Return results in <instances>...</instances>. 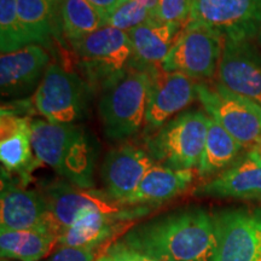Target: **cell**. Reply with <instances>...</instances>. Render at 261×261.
<instances>
[{"instance_id":"obj_23","label":"cell","mask_w":261,"mask_h":261,"mask_svg":"<svg viewBox=\"0 0 261 261\" xmlns=\"http://www.w3.org/2000/svg\"><path fill=\"white\" fill-rule=\"evenodd\" d=\"M56 234L39 230H2L0 255L12 261H39L57 247Z\"/></svg>"},{"instance_id":"obj_13","label":"cell","mask_w":261,"mask_h":261,"mask_svg":"<svg viewBox=\"0 0 261 261\" xmlns=\"http://www.w3.org/2000/svg\"><path fill=\"white\" fill-rule=\"evenodd\" d=\"M218 75L228 90L261 106V52L252 39H225Z\"/></svg>"},{"instance_id":"obj_29","label":"cell","mask_w":261,"mask_h":261,"mask_svg":"<svg viewBox=\"0 0 261 261\" xmlns=\"http://www.w3.org/2000/svg\"><path fill=\"white\" fill-rule=\"evenodd\" d=\"M98 249L93 247H58L46 261H96Z\"/></svg>"},{"instance_id":"obj_31","label":"cell","mask_w":261,"mask_h":261,"mask_svg":"<svg viewBox=\"0 0 261 261\" xmlns=\"http://www.w3.org/2000/svg\"><path fill=\"white\" fill-rule=\"evenodd\" d=\"M89 2L104 18H107L108 15L112 14L123 0H89Z\"/></svg>"},{"instance_id":"obj_12","label":"cell","mask_w":261,"mask_h":261,"mask_svg":"<svg viewBox=\"0 0 261 261\" xmlns=\"http://www.w3.org/2000/svg\"><path fill=\"white\" fill-rule=\"evenodd\" d=\"M149 71L145 132L151 133L173 119L197 98L196 80L154 67Z\"/></svg>"},{"instance_id":"obj_5","label":"cell","mask_w":261,"mask_h":261,"mask_svg":"<svg viewBox=\"0 0 261 261\" xmlns=\"http://www.w3.org/2000/svg\"><path fill=\"white\" fill-rule=\"evenodd\" d=\"M90 86L104 89L127 73L136 61L128 34L104 25L71 44Z\"/></svg>"},{"instance_id":"obj_33","label":"cell","mask_w":261,"mask_h":261,"mask_svg":"<svg viewBox=\"0 0 261 261\" xmlns=\"http://www.w3.org/2000/svg\"><path fill=\"white\" fill-rule=\"evenodd\" d=\"M252 150H254V151H256L257 154H259V155L261 156V137H260V139L257 140V143H256V144L253 146Z\"/></svg>"},{"instance_id":"obj_18","label":"cell","mask_w":261,"mask_h":261,"mask_svg":"<svg viewBox=\"0 0 261 261\" xmlns=\"http://www.w3.org/2000/svg\"><path fill=\"white\" fill-rule=\"evenodd\" d=\"M32 121L29 116L0 114V161L6 173L25 178L40 163L33 151Z\"/></svg>"},{"instance_id":"obj_35","label":"cell","mask_w":261,"mask_h":261,"mask_svg":"<svg viewBox=\"0 0 261 261\" xmlns=\"http://www.w3.org/2000/svg\"><path fill=\"white\" fill-rule=\"evenodd\" d=\"M256 38H257V41H259V44H260V46H261V28H260V31H259V33H257Z\"/></svg>"},{"instance_id":"obj_17","label":"cell","mask_w":261,"mask_h":261,"mask_svg":"<svg viewBox=\"0 0 261 261\" xmlns=\"http://www.w3.org/2000/svg\"><path fill=\"white\" fill-rule=\"evenodd\" d=\"M50 56L42 45L32 44L0 57V89L3 96L18 97L34 89L42 79Z\"/></svg>"},{"instance_id":"obj_22","label":"cell","mask_w":261,"mask_h":261,"mask_svg":"<svg viewBox=\"0 0 261 261\" xmlns=\"http://www.w3.org/2000/svg\"><path fill=\"white\" fill-rule=\"evenodd\" d=\"M243 150L246 148L210 116L203 154L197 168L198 174L204 178L215 177L236 162Z\"/></svg>"},{"instance_id":"obj_7","label":"cell","mask_w":261,"mask_h":261,"mask_svg":"<svg viewBox=\"0 0 261 261\" xmlns=\"http://www.w3.org/2000/svg\"><path fill=\"white\" fill-rule=\"evenodd\" d=\"M90 85L79 75L50 64L32 98L35 112L48 122L69 125L83 119Z\"/></svg>"},{"instance_id":"obj_34","label":"cell","mask_w":261,"mask_h":261,"mask_svg":"<svg viewBox=\"0 0 261 261\" xmlns=\"http://www.w3.org/2000/svg\"><path fill=\"white\" fill-rule=\"evenodd\" d=\"M96 261H114V259L106 253V254H103V255H99V257H98Z\"/></svg>"},{"instance_id":"obj_20","label":"cell","mask_w":261,"mask_h":261,"mask_svg":"<svg viewBox=\"0 0 261 261\" xmlns=\"http://www.w3.org/2000/svg\"><path fill=\"white\" fill-rule=\"evenodd\" d=\"M194 181V171L174 169L155 163L137 190L123 202L127 207H151L165 203L187 191Z\"/></svg>"},{"instance_id":"obj_21","label":"cell","mask_w":261,"mask_h":261,"mask_svg":"<svg viewBox=\"0 0 261 261\" xmlns=\"http://www.w3.org/2000/svg\"><path fill=\"white\" fill-rule=\"evenodd\" d=\"M184 27L185 25L152 18L127 33L132 42L136 61L152 68L161 67Z\"/></svg>"},{"instance_id":"obj_10","label":"cell","mask_w":261,"mask_h":261,"mask_svg":"<svg viewBox=\"0 0 261 261\" xmlns=\"http://www.w3.org/2000/svg\"><path fill=\"white\" fill-rule=\"evenodd\" d=\"M45 200L51 223L60 234L84 215L92 212L108 214H127L139 210V207H127L114 201L104 191L83 189L68 181H58L46 188Z\"/></svg>"},{"instance_id":"obj_28","label":"cell","mask_w":261,"mask_h":261,"mask_svg":"<svg viewBox=\"0 0 261 261\" xmlns=\"http://www.w3.org/2000/svg\"><path fill=\"white\" fill-rule=\"evenodd\" d=\"M194 0H159L156 18L168 23L187 25L190 22Z\"/></svg>"},{"instance_id":"obj_2","label":"cell","mask_w":261,"mask_h":261,"mask_svg":"<svg viewBox=\"0 0 261 261\" xmlns=\"http://www.w3.org/2000/svg\"><path fill=\"white\" fill-rule=\"evenodd\" d=\"M32 146L38 161L51 167L68 182L83 189L93 188L97 152L92 138L83 126L33 120Z\"/></svg>"},{"instance_id":"obj_11","label":"cell","mask_w":261,"mask_h":261,"mask_svg":"<svg viewBox=\"0 0 261 261\" xmlns=\"http://www.w3.org/2000/svg\"><path fill=\"white\" fill-rule=\"evenodd\" d=\"M190 22L225 39H252L261 28V0H194Z\"/></svg>"},{"instance_id":"obj_36","label":"cell","mask_w":261,"mask_h":261,"mask_svg":"<svg viewBox=\"0 0 261 261\" xmlns=\"http://www.w3.org/2000/svg\"><path fill=\"white\" fill-rule=\"evenodd\" d=\"M2 261H12V260H5V259H2Z\"/></svg>"},{"instance_id":"obj_26","label":"cell","mask_w":261,"mask_h":261,"mask_svg":"<svg viewBox=\"0 0 261 261\" xmlns=\"http://www.w3.org/2000/svg\"><path fill=\"white\" fill-rule=\"evenodd\" d=\"M32 45L21 27L17 14V0H0V51H17Z\"/></svg>"},{"instance_id":"obj_16","label":"cell","mask_w":261,"mask_h":261,"mask_svg":"<svg viewBox=\"0 0 261 261\" xmlns=\"http://www.w3.org/2000/svg\"><path fill=\"white\" fill-rule=\"evenodd\" d=\"M196 194L220 198H261V156L248 149L230 167L196 189Z\"/></svg>"},{"instance_id":"obj_32","label":"cell","mask_w":261,"mask_h":261,"mask_svg":"<svg viewBox=\"0 0 261 261\" xmlns=\"http://www.w3.org/2000/svg\"><path fill=\"white\" fill-rule=\"evenodd\" d=\"M133 2L139 3L145 8H148L149 10H151L156 16V10H158V5H159V0H133Z\"/></svg>"},{"instance_id":"obj_25","label":"cell","mask_w":261,"mask_h":261,"mask_svg":"<svg viewBox=\"0 0 261 261\" xmlns=\"http://www.w3.org/2000/svg\"><path fill=\"white\" fill-rule=\"evenodd\" d=\"M62 29L70 44L86 38L106 25L103 17L89 0H62Z\"/></svg>"},{"instance_id":"obj_9","label":"cell","mask_w":261,"mask_h":261,"mask_svg":"<svg viewBox=\"0 0 261 261\" xmlns=\"http://www.w3.org/2000/svg\"><path fill=\"white\" fill-rule=\"evenodd\" d=\"M212 261H261V210L228 208L213 214Z\"/></svg>"},{"instance_id":"obj_6","label":"cell","mask_w":261,"mask_h":261,"mask_svg":"<svg viewBox=\"0 0 261 261\" xmlns=\"http://www.w3.org/2000/svg\"><path fill=\"white\" fill-rule=\"evenodd\" d=\"M196 92L204 112L241 143L252 149L261 137V106L228 90L220 83L196 84Z\"/></svg>"},{"instance_id":"obj_8","label":"cell","mask_w":261,"mask_h":261,"mask_svg":"<svg viewBox=\"0 0 261 261\" xmlns=\"http://www.w3.org/2000/svg\"><path fill=\"white\" fill-rule=\"evenodd\" d=\"M225 38L204 25L189 22L180 37L162 62L161 68L194 80L213 79L219 69Z\"/></svg>"},{"instance_id":"obj_3","label":"cell","mask_w":261,"mask_h":261,"mask_svg":"<svg viewBox=\"0 0 261 261\" xmlns=\"http://www.w3.org/2000/svg\"><path fill=\"white\" fill-rule=\"evenodd\" d=\"M210 116L201 110H187L151 133L145 150L154 161L174 169L198 168L205 144Z\"/></svg>"},{"instance_id":"obj_4","label":"cell","mask_w":261,"mask_h":261,"mask_svg":"<svg viewBox=\"0 0 261 261\" xmlns=\"http://www.w3.org/2000/svg\"><path fill=\"white\" fill-rule=\"evenodd\" d=\"M149 80L148 70L129 69L104 87L98 112L108 138L127 139L145 126Z\"/></svg>"},{"instance_id":"obj_30","label":"cell","mask_w":261,"mask_h":261,"mask_svg":"<svg viewBox=\"0 0 261 261\" xmlns=\"http://www.w3.org/2000/svg\"><path fill=\"white\" fill-rule=\"evenodd\" d=\"M106 253L109 256H112L114 261H163L132 249V248L126 246L122 241H119V242H115L110 247H108Z\"/></svg>"},{"instance_id":"obj_24","label":"cell","mask_w":261,"mask_h":261,"mask_svg":"<svg viewBox=\"0 0 261 261\" xmlns=\"http://www.w3.org/2000/svg\"><path fill=\"white\" fill-rule=\"evenodd\" d=\"M60 3L61 0H17L19 23L31 44L45 45L50 40Z\"/></svg>"},{"instance_id":"obj_1","label":"cell","mask_w":261,"mask_h":261,"mask_svg":"<svg viewBox=\"0 0 261 261\" xmlns=\"http://www.w3.org/2000/svg\"><path fill=\"white\" fill-rule=\"evenodd\" d=\"M122 242L163 261H212L217 246L213 215L184 208L139 225Z\"/></svg>"},{"instance_id":"obj_19","label":"cell","mask_w":261,"mask_h":261,"mask_svg":"<svg viewBox=\"0 0 261 261\" xmlns=\"http://www.w3.org/2000/svg\"><path fill=\"white\" fill-rule=\"evenodd\" d=\"M149 212V207L127 214H108L92 212L84 215L73 225L65 228L58 237L57 247H93L99 248L116 233L122 232L130 221Z\"/></svg>"},{"instance_id":"obj_14","label":"cell","mask_w":261,"mask_h":261,"mask_svg":"<svg viewBox=\"0 0 261 261\" xmlns=\"http://www.w3.org/2000/svg\"><path fill=\"white\" fill-rule=\"evenodd\" d=\"M2 230H39L56 234L42 192L18 187L3 173L0 192Z\"/></svg>"},{"instance_id":"obj_27","label":"cell","mask_w":261,"mask_h":261,"mask_svg":"<svg viewBox=\"0 0 261 261\" xmlns=\"http://www.w3.org/2000/svg\"><path fill=\"white\" fill-rule=\"evenodd\" d=\"M152 18H156V16L151 10L133 0H123L112 14L108 15L106 25L129 33Z\"/></svg>"},{"instance_id":"obj_15","label":"cell","mask_w":261,"mask_h":261,"mask_svg":"<svg viewBox=\"0 0 261 261\" xmlns=\"http://www.w3.org/2000/svg\"><path fill=\"white\" fill-rule=\"evenodd\" d=\"M155 163L144 149L127 143L117 145L108 152L100 169L103 191L122 204L137 190L146 172Z\"/></svg>"}]
</instances>
